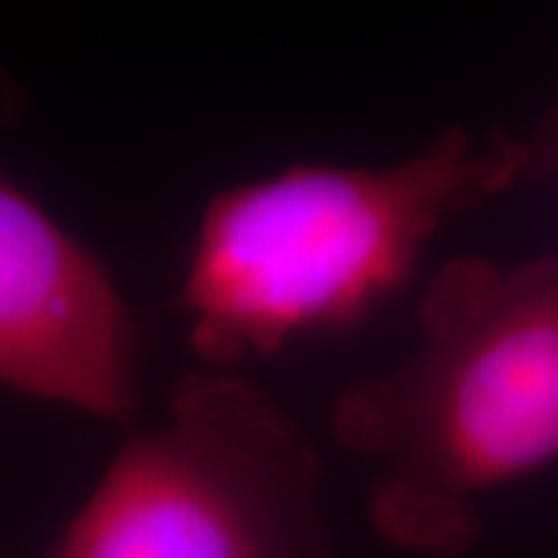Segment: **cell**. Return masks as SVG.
Masks as SVG:
<instances>
[{"label": "cell", "instance_id": "obj_1", "mask_svg": "<svg viewBox=\"0 0 558 558\" xmlns=\"http://www.w3.org/2000/svg\"><path fill=\"white\" fill-rule=\"evenodd\" d=\"M332 435L369 465L381 537L462 556L481 499L558 462V258L444 264L416 344L341 391Z\"/></svg>", "mask_w": 558, "mask_h": 558}, {"label": "cell", "instance_id": "obj_2", "mask_svg": "<svg viewBox=\"0 0 558 558\" xmlns=\"http://www.w3.org/2000/svg\"><path fill=\"white\" fill-rule=\"evenodd\" d=\"M531 180L524 137L447 128L379 168L292 165L218 190L180 282L208 369L348 329L398 295L440 230Z\"/></svg>", "mask_w": 558, "mask_h": 558}, {"label": "cell", "instance_id": "obj_3", "mask_svg": "<svg viewBox=\"0 0 558 558\" xmlns=\"http://www.w3.org/2000/svg\"><path fill=\"white\" fill-rule=\"evenodd\" d=\"M323 462L252 381L199 369L121 444L44 558H329Z\"/></svg>", "mask_w": 558, "mask_h": 558}, {"label": "cell", "instance_id": "obj_4", "mask_svg": "<svg viewBox=\"0 0 558 558\" xmlns=\"http://www.w3.org/2000/svg\"><path fill=\"white\" fill-rule=\"evenodd\" d=\"M0 385L87 416L137 407V329L112 274L20 186L0 180Z\"/></svg>", "mask_w": 558, "mask_h": 558}, {"label": "cell", "instance_id": "obj_5", "mask_svg": "<svg viewBox=\"0 0 558 558\" xmlns=\"http://www.w3.org/2000/svg\"><path fill=\"white\" fill-rule=\"evenodd\" d=\"M524 146L531 159V180H553L558 190V100L524 137Z\"/></svg>", "mask_w": 558, "mask_h": 558}]
</instances>
